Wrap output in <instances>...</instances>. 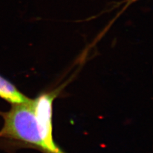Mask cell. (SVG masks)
Here are the masks:
<instances>
[{
  "instance_id": "7a4b0ae2",
  "label": "cell",
  "mask_w": 153,
  "mask_h": 153,
  "mask_svg": "<svg viewBox=\"0 0 153 153\" xmlns=\"http://www.w3.org/2000/svg\"><path fill=\"white\" fill-rule=\"evenodd\" d=\"M61 87L49 92L42 93L33 100V109L39 127L46 153H62L53 138L52 109L54 100L60 93Z\"/></svg>"
},
{
  "instance_id": "277c9868",
  "label": "cell",
  "mask_w": 153,
  "mask_h": 153,
  "mask_svg": "<svg viewBox=\"0 0 153 153\" xmlns=\"http://www.w3.org/2000/svg\"><path fill=\"white\" fill-rule=\"evenodd\" d=\"M127 1H128V4H130L132 3H134V2L138 1V0H127Z\"/></svg>"
},
{
  "instance_id": "6da1fadb",
  "label": "cell",
  "mask_w": 153,
  "mask_h": 153,
  "mask_svg": "<svg viewBox=\"0 0 153 153\" xmlns=\"http://www.w3.org/2000/svg\"><path fill=\"white\" fill-rule=\"evenodd\" d=\"M4 124L0 130V143L33 147L46 153L33 109V100L12 105L7 112H0Z\"/></svg>"
},
{
  "instance_id": "3957f363",
  "label": "cell",
  "mask_w": 153,
  "mask_h": 153,
  "mask_svg": "<svg viewBox=\"0 0 153 153\" xmlns=\"http://www.w3.org/2000/svg\"><path fill=\"white\" fill-rule=\"evenodd\" d=\"M0 98L12 105L27 103L31 99L21 93L16 86L0 75Z\"/></svg>"
},
{
  "instance_id": "5b68a950",
  "label": "cell",
  "mask_w": 153,
  "mask_h": 153,
  "mask_svg": "<svg viewBox=\"0 0 153 153\" xmlns=\"http://www.w3.org/2000/svg\"><path fill=\"white\" fill-rule=\"evenodd\" d=\"M62 153H65V152H63H63H62Z\"/></svg>"
}]
</instances>
